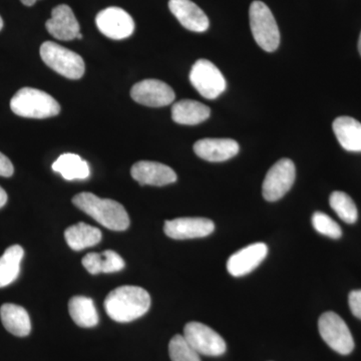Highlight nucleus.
Returning <instances> with one entry per match:
<instances>
[{
	"instance_id": "c85d7f7f",
	"label": "nucleus",
	"mask_w": 361,
	"mask_h": 361,
	"mask_svg": "<svg viewBox=\"0 0 361 361\" xmlns=\"http://www.w3.org/2000/svg\"><path fill=\"white\" fill-rule=\"evenodd\" d=\"M82 263L90 274H99L102 273V267H103V254L94 253V252L87 254L82 258Z\"/></svg>"
},
{
	"instance_id": "7c9ffc66",
	"label": "nucleus",
	"mask_w": 361,
	"mask_h": 361,
	"mask_svg": "<svg viewBox=\"0 0 361 361\" xmlns=\"http://www.w3.org/2000/svg\"><path fill=\"white\" fill-rule=\"evenodd\" d=\"M13 163L6 155L0 153V176L1 177H11L13 175Z\"/></svg>"
},
{
	"instance_id": "4be33fe9",
	"label": "nucleus",
	"mask_w": 361,
	"mask_h": 361,
	"mask_svg": "<svg viewBox=\"0 0 361 361\" xmlns=\"http://www.w3.org/2000/svg\"><path fill=\"white\" fill-rule=\"evenodd\" d=\"M71 317L78 326L90 329L99 323L96 306L90 297L75 296L68 302Z\"/></svg>"
},
{
	"instance_id": "f03ea898",
	"label": "nucleus",
	"mask_w": 361,
	"mask_h": 361,
	"mask_svg": "<svg viewBox=\"0 0 361 361\" xmlns=\"http://www.w3.org/2000/svg\"><path fill=\"white\" fill-rule=\"evenodd\" d=\"M73 203L108 229L125 231L129 228V215L118 202L111 199H102L90 192H84L75 195Z\"/></svg>"
},
{
	"instance_id": "2f4dec72",
	"label": "nucleus",
	"mask_w": 361,
	"mask_h": 361,
	"mask_svg": "<svg viewBox=\"0 0 361 361\" xmlns=\"http://www.w3.org/2000/svg\"><path fill=\"white\" fill-rule=\"evenodd\" d=\"M7 202V194L6 192L0 187V208H2L4 205H6Z\"/></svg>"
},
{
	"instance_id": "a878e982",
	"label": "nucleus",
	"mask_w": 361,
	"mask_h": 361,
	"mask_svg": "<svg viewBox=\"0 0 361 361\" xmlns=\"http://www.w3.org/2000/svg\"><path fill=\"white\" fill-rule=\"evenodd\" d=\"M169 353L172 361H201L197 353L184 336L177 334L171 339Z\"/></svg>"
},
{
	"instance_id": "5701e85b",
	"label": "nucleus",
	"mask_w": 361,
	"mask_h": 361,
	"mask_svg": "<svg viewBox=\"0 0 361 361\" xmlns=\"http://www.w3.org/2000/svg\"><path fill=\"white\" fill-rule=\"evenodd\" d=\"M52 170L68 180H85L90 177V166L75 154H63L52 165Z\"/></svg>"
},
{
	"instance_id": "c756f323",
	"label": "nucleus",
	"mask_w": 361,
	"mask_h": 361,
	"mask_svg": "<svg viewBox=\"0 0 361 361\" xmlns=\"http://www.w3.org/2000/svg\"><path fill=\"white\" fill-rule=\"evenodd\" d=\"M348 303L353 314L358 319H361V289L349 293Z\"/></svg>"
},
{
	"instance_id": "ddd939ff",
	"label": "nucleus",
	"mask_w": 361,
	"mask_h": 361,
	"mask_svg": "<svg viewBox=\"0 0 361 361\" xmlns=\"http://www.w3.org/2000/svg\"><path fill=\"white\" fill-rule=\"evenodd\" d=\"M133 179L141 185L161 187L177 180V174L172 168L153 161H140L130 170Z\"/></svg>"
},
{
	"instance_id": "b1692460",
	"label": "nucleus",
	"mask_w": 361,
	"mask_h": 361,
	"mask_svg": "<svg viewBox=\"0 0 361 361\" xmlns=\"http://www.w3.org/2000/svg\"><path fill=\"white\" fill-rule=\"evenodd\" d=\"M25 251L20 245L8 247L0 257V288L16 281L20 272V263Z\"/></svg>"
},
{
	"instance_id": "aec40b11",
	"label": "nucleus",
	"mask_w": 361,
	"mask_h": 361,
	"mask_svg": "<svg viewBox=\"0 0 361 361\" xmlns=\"http://www.w3.org/2000/svg\"><path fill=\"white\" fill-rule=\"evenodd\" d=\"M211 115V110L206 104L193 99H183L172 108V118L179 125L196 126L205 122Z\"/></svg>"
},
{
	"instance_id": "2eb2a0df",
	"label": "nucleus",
	"mask_w": 361,
	"mask_h": 361,
	"mask_svg": "<svg viewBox=\"0 0 361 361\" xmlns=\"http://www.w3.org/2000/svg\"><path fill=\"white\" fill-rule=\"evenodd\" d=\"M47 32L59 40H73L77 39L80 33V23L70 6L66 4L54 7L51 11V18L45 23Z\"/></svg>"
},
{
	"instance_id": "473e14b6",
	"label": "nucleus",
	"mask_w": 361,
	"mask_h": 361,
	"mask_svg": "<svg viewBox=\"0 0 361 361\" xmlns=\"http://www.w3.org/2000/svg\"><path fill=\"white\" fill-rule=\"evenodd\" d=\"M20 1L26 6H32L37 0H20Z\"/></svg>"
},
{
	"instance_id": "412c9836",
	"label": "nucleus",
	"mask_w": 361,
	"mask_h": 361,
	"mask_svg": "<svg viewBox=\"0 0 361 361\" xmlns=\"http://www.w3.org/2000/svg\"><path fill=\"white\" fill-rule=\"evenodd\" d=\"M65 238L73 250L80 251L99 244L102 240V232L85 223H78L66 230Z\"/></svg>"
},
{
	"instance_id": "423d86ee",
	"label": "nucleus",
	"mask_w": 361,
	"mask_h": 361,
	"mask_svg": "<svg viewBox=\"0 0 361 361\" xmlns=\"http://www.w3.org/2000/svg\"><path fill=\"white\" fill-rule=\"evenodd\" d=\"M318 329L323 341L337 353L348 355L355 349V341L345 322L336 312L323 313L318 320Z\"/></svg>"
},
{
	"instance_id": "f704fd0d",
	"label": "nucleus",
	"mask_w": 361,
	"mask_h": 361,
	"mask_svg": "<svg viewBox=\"0 0 361 361\" xmlns=\"http://www.w3.org/2000/svg\"><path fill=\"white\" fill-rule=\"evenodd\" d=\"M4 27V20H2L1 16H0V30Z\"/></svg>"
},
{
	"instance_id": "a211bd4d",
	"label": "nucleus",
	"mask_w": 361,
	"mask_h": 361,
	"mask_svg": "<svg viewBox=\"0 0 361 361\" xmlns=\"http://www.w3.org/2000/svg\"><path fill=\"white\" fill-rule=\"evenodd\" d=\"M337 141L348 152H361V123L350 116H339L332 125Z\"/></svg>"
},
{
	"instance_id": "6e6552de",
	"label": "nucleus",
	"mask_w": 361,
	"mask_h": 361,
	"mask_svg": "<svg viewBox=\"0 0 361 361\" xmlns=\"http://www.w3.org/2000/svg\"><path fill=\"white\" fill-rule=\"evenodd\" d=\"M296 169L289 159H281L275 163L266 175L263 182L262 194L266 201L276 202L293 186Z\"/></svg>"
},
{
	"instance_id": "7ed1b4c3",
	"label": "nucleus",
	"mask_w": 361,
	"mask_h": 361,
	"mask_svg": "<svg viewBox=\"0 0 361 361\" xmlns=\"http://www.w3.org/2000/svg\"><path fill=\"white\" fill-rule=\"evenodd\" d=\"M11 109L16 115L30 118H47L58 116L61 106L42 90L23 87L14 94Z\"/></svg>"
},
{
	"instance_id": "20e7f679",
	"label": "nucleus",
	"mask_w": 361,
	"mask_h": 361,
	"mask_svg": "<svg viewBox=\"0 0 361 361\" xmlns=\"http://www.w3.org/2000/svg\"><path fill=\"white\" fill-rule=\"evenodd\" d=\"M249 18L252 35L256 44L265 51H276L280 44V32L269 7L259 0L252 2Z\"/></svg>"
},
{
	"instance_id": "72a5a7b5",
	"label": "nucleus",
	"mask_w": 361,
	"mask_h": 361,
	"mask_svg": "<svg viewBox=\"0 0 361 361\" xmlns=\"http://www.w3.org/2000/svg\"><path fill=\"white\" fill-rule=\"evenodd\" d=\"M358 51H360V54L361 56V33H360V40H358Z\"/></svg>"
},
{
	"instance_id": "4468645a",
	"label": "nucleus",
	"mask_w": 361,
	"mask_h": 361,
	"mask_svg": "<svg viewBox=\"0 0 361 361\" xmlns=\"http://www.w3.org/2000/svg\"><path fill=\"white\" fill-rule=\"evenodd\" d=\"M268 247L265 243H254L233 254L227 262V270L232 276L241 277L256 269L266 258Z\"/></svg>"
},
{
	"instance_id": "dca6fc26",
	"label": "nucleus",
	"mask_w": 361,
	"mask_h": 361,
	"mask_svg": "<svg viewBox=\"0 0 361 361\" xmlns=\"http://www.w3.org/2000/svg\"><path fill=\"white\" fill-rule=\"evenodd\" d=\"M169 8L180 25L188 30L204 32L210 25L208 16L191 0H170Z\"/></svg>"
},
{
	"instance_id": "cd10ccee",
	"label": "nucleus",
	"mask_w": 361,
	"mask_h": 361,
	"mask_svg": "<svg viewBox=\"0 0 361 361\" xmlns=\"http://www.w3.org/2000/svg\"><path fill=\"white\" fill-rule=\"evenodd\" d=\"M103 254V267L102 273H114L123 270L125 267V261L113 250H106Z\"/></svg>"
},
{
	"instance_id": "bb28decb",
	"label": "nucleus",
	"mask_w": 361,
	"mask_h": 361,
	"mask_svg": "<svg viewBox=\"0 0 361 361\" xmlns=\"http://www.w3.org/2000/svg\"><path fill=\"white\" fill-rule=\"evenodd\" d=\"M312 225L316 231L332 239H339L342 235L341 226L329 215L315 212L312 216Z\"/></svg>"
},
{
	"instance_id": "9d476101",
	"label": "nucleus",
	"mask_w": 361,
	"mask_h": 361,
	"mask_svg": "<svg viewBox=\"0 0 361 361\" xmlns=\"http://www.w3.org/2000/svg\"><path fill=\"white\" fill-rule=\"evenodd\" d=\"M96 25L104 35L116 40L130 37L135 30L132 16L121 7H108L97 13Z\"/></svg>"
},
{
	"instance_id": "0eeeda50",
	"label": "nucleus",
	"mask_w": 361,
	"mask_h": 361,
	"mask_svg": "<svg viewBox=\"0 0 361 361\" xmlns=\"http://www.w3.org/2000/svg\"><path fill=\"white\" fill-rule=\"evenodd\" d=\"M190 82L202 97L217 99L226 90V80L219 68L210 61L199 59L192 66Z\"/></svg>"
},
{
	"instance_id": "39448f33",
	"label": "nucleus",
	"mask_w": 361,
	"mask_h": 361,
	"mask_svg": "<svg viewBox=\"0 0 361 361\" xmlns=\"http://www.w3.org/2000/svg\"><path fill=\"white\" fill-rule=\"evenodd\" d=\"M40 56L45 65L70 80H78L84 75L85 61L80 54L56 42H47L40 47Z\"/></svg>"
},
{
	"instance_id": "f3484780",
	"label": "nucleus",
	"mask_w": 361,
	"mask_h": 361,
	"mask_svg": "<svg viewBox=\"0 0 361 361\" xmlns=\"http://www.w3.org/2000/svg\"><path fill=\"white\" fill-rule=\"evenodd\" d=\"M239 144L232 139H203L195 142L194 152L203 160L220 163L239 153Z\"/></svg>"
},
{
	"instance_id": "1a4fd4ad",
	"label": "nucleus",
	"mask_w": 361,
	"mask_h": 361,
	"mask_svg": "<svg viewBox=\"0 0 361 361\" xmlns=\"http://www.w3.org/2000/svg\"><path fill=\"white\" fill-rule=\"evenodd\" d=\"M184 337L199 355L220 356L224 355L227 349L223 337L203 323H187Z\"/></svg>"
},
{
	"instance_id": "f8f14e48",
	"label": "nucleus",
	"mask_w": 361,
	"mask_h": 361,
	"mask_svg": "<svg viewBox=\"0 0 361 361\" xmlns=\"http://www.w3.org/2000/svg\"><path fill=\"white\" fill-rule=\"evenodd\" d=\"M215 230L213 221L207 218H177V219L166 221L164 232L170 238L186 240L203 238L212 234Z\"/></svg>"
},
{
	"instance_id": "9b49d317",
	"label": "nucleus",
	"mask_w": 361,
	"mask_h": 361,
	"mask_svg": "<svg viewBox=\"0 0 361 361\" xmlns=\"http://www.w3.org/2000/svg\"><path fill=\"white\" fill-rule=\"evenodd\" d=\"M130 97L142 106L160 108L175 101V92L170 85L159 80H144L130 90Z\"/></svg>"
},
{
	"instance_id": "f257e3e1",
	"label": "nucleus",
	"mask_w": 361,
	"mask_h": 361,
	"mask_svg": "<svg viewBox=\"0 0 361 361\" xmlns=\"http://www.w3.org/2000/svg\"><path fill=\"white\" fill-rule=\"evenodd\" d=\"M104 305L111 319L121 323L130 322L148 312L151 297L141 287H118L109 293Z\"/></svg>"
},
{
	"instance_id": "6ab92c4d",
	"label": "nucleus",
	"mask_w": 361,
	"mask_h": 361,
	"mask_svg": "<svg viewBox=\"0 0 361 361\" xmlns=\"http://www.w3.org/2000/svg\"><path fill=\"white\" fill-rule=\"evenodd\" d=\"M2 324L7 331L18 337L27 336L32 330L30 315L16 304L6 303L0 308Z\"/></svg>"
},
{
	"instance_id": "393cba45",
	"label": "nucleus",
	"mask_w": 361,
	"mask_h": 361,
	"mask_svg": "<svg viewBox=\"0 0 361 361\" xmlns=\"http://www.w3.org/2000/svg\"><path fill=\"white\" fill-rule=\"evenodd\" d=\"M330 207L343 222L355 224L358 218L357 208L353 199L344 192L336 191L330 195Z\"/></svg>"
}]
</instances>
